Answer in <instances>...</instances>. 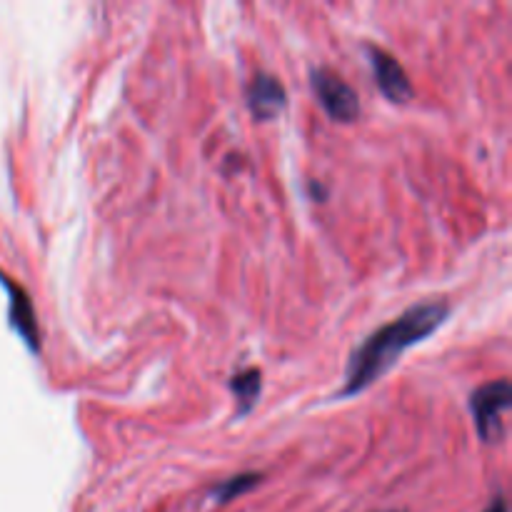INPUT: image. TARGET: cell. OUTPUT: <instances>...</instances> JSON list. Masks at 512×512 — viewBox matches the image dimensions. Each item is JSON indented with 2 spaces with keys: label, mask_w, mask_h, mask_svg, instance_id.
<instances>
[{
  "label": "cell",
  "mask_w": 512,
  "mask_h": 512,
  "mask_svg": "<svg viewBox=\"0 0 512 512\" xmlns=\"http://www.w3.org/2000/svg\"><path fill=\"white\" fill-rule=\"evenodd\" d=\"M450 303L448 300H425L405 310L393 323L383 325L373 335L363 340V345L350 353L348 368H345V383L340 390V398L363 393L373 383H378L400 355L413 345L423 343L425 338L440 330V325L448 320Z\"/></svg>",
  "instance_id": "cell-1"
},
{
  "label": "cell",
  "mask_w": 512,
  "mask_h": 512,
  "mask_svg": "<svg viewBox=\"0 0 512 512\" xmlns=\"http://www.w3.org/2000/svg\"><path fill=\"white\" fill-rule=\"evenodd\" d=\"M512 405V385L508 378L485 383L470 395V410L485 443H495L503 435V413Z\"/></svg>",
  "instance_id": "cell-2"
},
{
  "label": "cell",
  "mask_w": 512,
  "mask_h": 512,
  "mask_svg": "<svg viewBox=\"0 0 512 512\" xmlns=\"http://www.w3.org/2000/svg\"><path fill=\"white\" fill-rule=\"evenodd\" d=\"M310 83H313L315 95H318L320 105H323L330 118L338 120V123H353V120H358V93L338 73H333L328 68H315L310 73Z\"/></svg>",
  "instance_id": "cell-3"
},
{
  "label": "cell",
  "mask_w": 512,
  "mask_h": 512,
  "mask_svg": "<svg viewBox=\"0 0 512 512\" xmlns=\"http://www.w3.org/2000/svg\"><path fill=\"white\" fill-rule=\"evenodd\" d=\"M365 53H368L370 65H373V73H375V80H378L380 93H383L390 103L403 105L408 103V100H413L415 90L413 85H410L408 75H405L403 65L398 63L395 55L385 53V50L378 48V45H365Z\"/></svg>",
  "instance_id": "cell-4"
},
{
  "label": "cell",
  "mask_w": 512,
  "mask_h": 512,
  "mask_svg": "<svg viewBox=\"0 0 512 512\" xmlns=\"http://www.w3.org/2000/svg\"><path fill=\"white\" fill-rule=\"evenodd\" d=\"M0 285L5 288L10 300V325L15 328V333L25 340L30 353H40V328H38V315H35V305L30 300V295L25 293V288H20L13 278L0 273Z\"/></svg>",
  "instance_id": "cell-5"
},
{
  "label": "cell",
  "mask_w": 512,
  "mask_h": 512,
  "mask_svg": "<svg viewBox=\"0 0 512 512\" xmlns=\"http://www.w3.org/2000/svg\"><path fill=\"white\" fill-rule=\"evenodd\" d=\"M245 95H248L250 113H253L258 120L275 118V115L285 108V100H288L283 83H280L275 75H268V73L255 75V78L248 83Z\"/></svg>",
  "instance_id": "cell-6"
},
{
  "label": "cell",
  "mask_w": 512,
  "mask_h": 512,
  "mask_svg": "<svg viewBox=\"0 0 512 512\" xmlns=\"http://www.w3.org/2000/svg\"><path fill=\"white\" fill-rule=\"evenodd\" d=\"M230 390H233V395L238 398V418H243V415H248L250 410L255 408V403H258V395H260V388H263V375H260L258 368H245L240 370V373H235L233 378H230Z\"/></svg>",
  "instance_id": "cell-7"
},
{
  "label": "cell",
  "mask_w": 512,
  "mask_h": 512,
  "mask_svg": "<svg viewBox=\"0 0 512 512\" xmlns=\"http://www.w3.org/2000/svg\"><path fill=\"white\" fill-rule=\"evenodd\" d=\"M260 478H263V475H258V473L233 475V478H228V480H225V483H220L218 488L213 490L215 500H218V503H230V500L240 498V495H243V493L253 490L255 485L260 483Z\"/></svg>",
  "instance_id": "cell-8"
},
{
  "label": "cell",
  "mask_w": 512,
  "mask_h": 512,
  "mask_svg": "<svg viewBox=\"0 0 512 512\" xmlns=\"http://www.w3.org/2000/svg\"><path fill=\"white\" fill-rule=\"evenodd\" d=\"M485 512H508V508H505V500H503V498H498V500H495V503L490 505V508L485 510Z\"/></svg>",
  "instance_id": "cell-9"
},
{
  "label": "cell",
  "mask_w": 512,
  "mask_h": 512,
  "mask_svg": "<svg viewBox=\"0 0 512 512\" xmlns=\"http://www.w3.org/2000/svg\"><path fill=\"white\" fill-rule=\"evenodd\" d=\"M385 512H393V510H385Z\"/></svg>",
  "instance_id": "cell-10"
}]
</instances>
